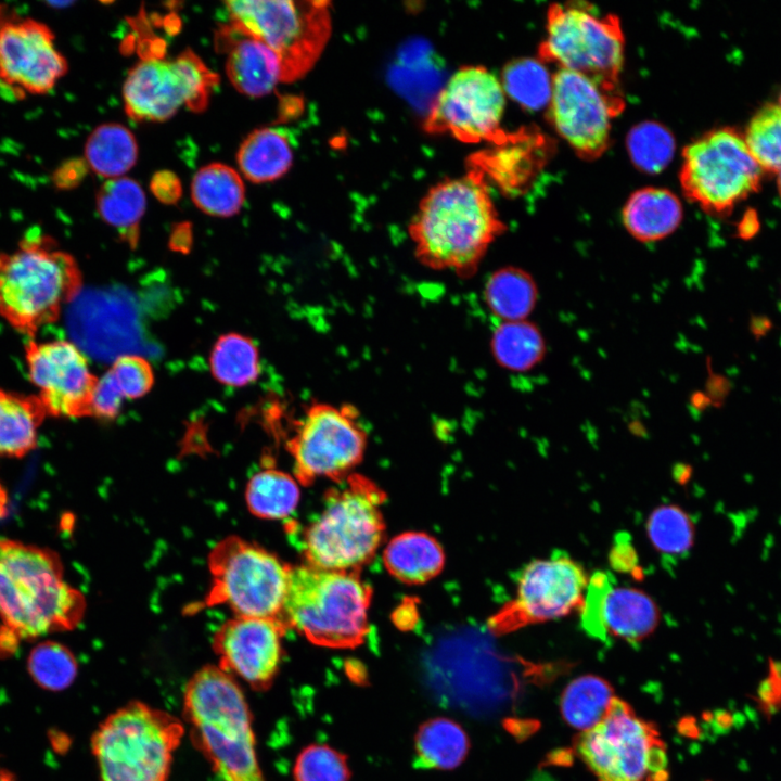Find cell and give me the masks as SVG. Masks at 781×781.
Returning <instances> with one entry per match:
<instances>
[{
    "label": "cell",
    "instance_id": "obj_1",
    "mask_svg": "<svg viewBox=\"0 0 781 781\" xmlns=\"http://www.w3.org/2000/svg\"><path fill=\"white\" fill-rule=\"evenodd\" d=\"M481 174L440 181L421 200L408 233L417 260L433 271L472 278L504 232Z\"/></svg>",
    "mask_w": 781,
    "mask_h": 781
},
{
    "label": "cell",
    "instance_id": "obj_2",
    "mask_svg": "<svg viewBox=\"0 0 781 781\" xmlns=\"http://www.w3.org/2000/svg\"><path fill=\"white\" fill-rule=\"evenodd\" d=\"M86 600L64 579L57 553L0 537V619L20 639L74 629Z\"/></svg>",
    "mask_w": 781,
    "mask_h": 781
},
{
    "label": "cell",
    "instance_id": "obj_3",
    "mask_svg": "<svg viewBox=\"0 0 781 781\" xmlns=\"http://www.w3.org/2000/svg\"><path fill=\"white\" fill-rule=\"evenodd\" d=\"M182 712L193 745L218 781H267L252 714L233 676L215 665L200 668L184 687Z\"/></svg>",
    "mask_w": 781,
    "mask_h": 781
},
{
    "label": "cell",
    "instance_id": "obj_4",
    "mask_svg": "<svg viewBox=\"0 0 781 781\" xmlns=\"http://www.w3.org/2000/svg\"><path fill=\"white\" fill-rule=\"evenodd\" d=\"M81 286L76 259L37 229L14 251L0 253V316L24 335L35 336L55 322Z\"/></svg>",
    "mask_w": 781,
    "mask_h": 781
},
{
    "label": "cell",
    "instance_id": "obj_5",
    "mask_svg": "<svg viewBox=\"0 0 781 781\" xmlns=\"http://www.w3.org/2000/svg\"><path fill=\"white\" fill-rule=\"evenodd\" d=\"M370 599V589L354 574L290 566L280 619L312 643L355 648L368 631Z\"/></svg>",
    "mask_w": 781,
    "mask_h": 781
},
{
    "label": "cell",
    "instance_id": "obj_6",
    "mask_svg": "<svg viewBox=\"0 0 781 781\" xmlns=\"http://www.w3.org/2000/svg\"><path fill=\"white\" fill-rule=\"evenodd\" d=\"M183 722L146 703L129 702L95 729L91 751L100 781H169Z\"/></svg>",
    "mask_w": 781,
    "mask_h": 781
},
{
    "label": "cell",
    "instance_id": "obj_7",
    "mask_svg": "<svg viewBox=\"0 0 781 781\" xmlns=\"http://www.w3.org/2000/svg\"><path fill=\"white\" fill-rule=\"evenodd\" d=\"M382 498L376 486L359 476L331 492L304 532L308 565L348 572L369 561L384 532Z\"/></svg>",
    "mask_w": 781,
    "mask_h": 781
},
{
    "label": "cell",
    "instance_id": "obj_8",
    "mask_svg": "<svg viewBox=\"0 0 781 781\" xmlns=\"http://www.w3.org/2000/svg\"><path fill=\"white\" fill-rule=\"evenodd\" d=\"M330 4L323 0L226 2L230 24L276 53L281 82L303 78L319 60L331 36Z\"/></svg>",
    "mask_w": 781,
    "mask_h": 781
},
{
    "label": "cell",
    "instance_id": "obj_9",
    "mask_svg": "<svg viewBox=\"0 0 781 781\" xmlns=\"http://www.w3.org/2000/svg\"><path fill=\"white\" fill-rule=\"evenodd\" d=\"M574 747L597 781H667V747L656 726L615 696L602 720Z\"/></svg>",
    "mask_w": 781,
    "mask_h": 781
},
{
    "label": "cell",
    "instance_id": "obj_10",
    "mask_svg": "<svg viewBox=\"0 0 781 781\" xmlns=\"http://www.w3.org/2000/svg\"><path fill=\"white\" fill-rule=\"evenodd\" d=\"M625 39L617 16L599 14L590 4L554 3L547 13L540 62L577 72L609 91H618Z\"/></svg>",
    "mask_w": 781,
    "mask_h": 781
},
{
    "label": "cell",
    "instance_id": "obj_11",
    "mask_svg": "<svg viewBox=\"0 0 781 781\" xmlns=\"http://www.w3.org/2000/svg\"><path fill=\"white\" fill-rule=\"evenodd\" d=\"M208 568L206 606L226 604L236 616L280 619L290 566L276 555L231 536L212 549Z\"/></svg>",
    "mask_w": 781,
    "mask_h": 781
},
{
    "label": "cell",
    "instance_id": "obj_12",
    "mask_svg": "<svg viewBox=\"0 0 781 781\" xmlns=\"http://www.w3.org/2000/svg\"><path fill=\"white\" fill-rule=\"evenodd\" d=\"M682 159L683 193L709 214H728L759 189L763 169L733 129L706 132L684 148Z\"/></svg>",
    "mask_w": 781,
    "mask_h": 781
},
{
    "label": "cell",
    "instance_id": "obj_13",
    "mask_svg": "<svg viewBox=\"0 0 781 781\" xmlns=\"http://www.w3.org/2000/svg\"><path fill=\"white\" fill-rule=\"evenodd\" d=\"M218 82V75L190 49L174 60L148 56L129 71L124 82L125 111L137 121L167 120L181 106L200 113Z\"/></svg>",
    "mask_w": 781,
    "mask_h": 781
},
{
    "label": "cell",
    "instance_id": "obj_14",
    "mask_svg": "<svg viewBox=\"0 0 781 781\" xmlns=\"http://www.w3.org/2000/svg\"><path fill=\"white\" fill-rule=\"evenodd\" d=\"M366 447L359 411L348 402H311L287 443L295 477L303 484L346 473L362 460Z\"/></svg>",
    "mask_w": 781,
    "mask_h": 781
},
{
    "label": "cell",
    "instance_id": "obj_15",
    "mask_svg": "<svg viewBox=\"0 0 781 781\" xmlns=\"http://www.w3.org/2000/svg\"><path fill=\"white\" fill-rule=\"evenodd\" d=\"M588 577L564 551L528 563L518 574L516 596L490 619L496 633H508L581 610Z\"/></svg>",
    "mask_w": 781,
    "mask_h": 781
},
{
    "label": "cell",
    "instance_id": "obj_16",
    "mask_svg": "<svg viewBox=\"0 0 781 781\" xmlns=\"http://www.w3.org/2000/svg\"><path fill=\"white\" fill-rule=\"evenodd\" d=\"M505 92L488 69L459 68L437 94L424 119L428 133H449L465 143L495 142L503 133L500 121Z\"/></svg>",
    "mask_w": 781,
    "mask_h": 781
},
{
    "label": "cell",
    "instance_id": "obj_17",
    "mask_svg": "<svg viewBox=\"0 0 781 781\" xmlns=\"http://www.w3.org/2000/svg\"><path fill=\"white\" fill-rule=\"evenodd\" d=\"M624 104L619 92L609 91L577 72L559 69L552 78L549 117L582 158H597L606 150L611 121Z\"/></svg>",
    "mask_w": 781,
    "mask_h": 781
},
{
    "label": "cell",
    "instance_id": "obj_18",
    "mask_svg": "<svg viewBox=\"0 0 781 781\" xmlns=\"http://www.w3.org/2000/svg\"><path fill=\"white\" fill-rule=\"evenodd\" d=\"M68 71L49 25L0 13V86L14 95L49 93Z\"/></svg>",
    "mask_w": 781,
    "mask_h": 781
},
{
    "label": "cell",
    "instance_id": "obj_19",
    "mask_svg": "<svg viewBox=\"0 0 781 781\" xmlns=\"http://www.w3.org/2000/svg\"><path fill=\"white\" fill-rule=\"evenodd\" d=\"M28 375L48 417H91V400L98 377L90 371L84 351L71 341L25 346Z\"/></svg>",
    "mask_w": 781,
    "mask_h": 781
},
{
    "label": "cell",
    "instance_id": "obj_20",
    "mask_svg": "<svg viewBox=\"0 0 781 781\" xmlns=\"http://www.w3.org/2000/svg\"><path fill=\"white\" fill-rule=\"evenodd\" d=\"M284 626L272 618L235 616L227 620L213 639L218 667L254 690H267L280 668Z\"/></svg>",
    "mask_w": 781,
    "mask_h": 781
},
{
    "label": "cell",
    "instance_id": "obj_21",
    "mask_svg": "<svg viewBox=\"0 0 781 781\" xmlns=\"http://www.w3.org/2000/svg\"><path fill=\"white\" fill-rule=\"evenodd\" d=\"M217 43L227 50L226 73L240 93L260 98L281 82L279 59L264 42L229 24L220 29Z\"/></svg>",
    "mask_w": 781,
    "mask_h": 781
},
{
    "label": "cell",
    "instance_id": "obj_22",
    "mask_svg": "<svg viewBox=\"0 0 781 781\" xmlns=\"http://www.w3.org/2000/svg\"><path fill=\"white\" fill-rule=\"evenodd\" d=\"M491 143V149L470 157V170L477 171L484 179L488 176L504 191L521 190L545 159L540 154L545 138L537 131L504 132Z\"/></svg>",
    "mask_w": 781,
    "mask_h": 781
},
{
    "label": "cell",
    "instance_id": "obj_23",
    "mask_svg": "<svg viewBox=\"0 0 781 781\" xmlns=\"http://www.w3.org/2000/svg\"><path fill=\"white\" fill-rule=\"evenodd\" d=\"M682 219L678 197L666 189L643 188L633 192L623 209L626 230L636 240L649 243L671 234Z\"/></svg>",
    "mask_w": 781,
    "mask_h": 781
},
{
    "label": "cell",
    "instance_id": "obj_24",
    "mask_svg": "<svg viewBox=\"0 0 781 781\" xmlns=\"http://www.w3.org/2000/svg\"><path fill=\"white\" fill-rule=\"evenodd\" d=\"M660 612L645 592L629 587H613L605 599L603 624L607 636L638 643L657 627Z\"/></svg>",
    "mask_w": 781,
    "mask_h": 781
},
{
    "label": "cell",
    "instance_id": "obj_25",
    "mask_svg": "<svg viewBox=\"0 0 781 781\" xmlns=\"http://www.w3.org/2000/svg\"><path fill=\"white\" fill-rule=\"evenodd\" d=\"M46 417L37 395L0 388V456L22 458L33 451Z\"/></svg>",
    "mask_w": 781,
    "mask_h": 781
},
{
    "label": "cell",
    "instance_id": "obj_26",
    "mask_svg": "<svg viewBox=\"0 0 781 781\" xmlns=\"http://www.w3.org/2000/svg\"><path fill=\"white\" fill-rule=\"evenodd\" d=\"M236 162L242 175L254 183L274 181L285 175L293 163V151L286 135L277 128L252 131L241 143Z\"/></svg>",
    "mask_w": 781,
    "mask_h": 781
},
{
    "label": "cell",
    "instance_id": "obj_27",
    "mask_svg": "<svg viewBox=\"0 0 781 781\" xmlns=\"http://www.w3.org/2000/svg\"><path fill=\"white\" fill-rule=\"evenodd\" d=\"M389 573L408 584H422L435 577L444 566L440 545L424 533L409 532L395 537L384 551Z\"/></svg>",
    "mask_w": 781,
    "mask_h": 781
},
{
    "label": "cell",
    "instance_id": "obj_28",
    "mask_svg": "<svg viewBox=\"0 0 781 781\" xmlns=\"http://www.w3.org/2000/svg\"><path fill=\"white\" fill-rule=\"evenodd\" d=\"M488 310L501 322L526 320L538 299L533 277L524 269L509 266L495 270L484 285Z\"/></svg>",
    "mask_w": 781,
    "mask_h": 781
},
{
    "label": "cell",
    "instance_id": "obj_29",
    "mask_svg": "<svg viewBox=\"0 0 781 781\" xmlns=\"http://www.w3.org/2000/svg\"><path fill=\"white\" fill-rule=\"evenodd\" d=\"M95 206L103 221L116 229L123 240L131 246L138 242L146 197L136 180L128 177L106 180L97 192Z\"/></svg>",
    "mask_w": 781,
    "mask_h": 781
},
{
    "label": "cell",
    "instance_id": "obj_30",
    "mask_svg": "<svg viewBox=\"0 0 781 781\" xmlns=\"http://www.w3.org/2000/svg\"><path fill=\"white\" fill-rule=\"evenodd\" d=\"M191 197L199 209L214 217H231L245 201V185L232 167L212 163L201 167L191 181Z\"/></svg>",
    "mask_w": 781,
    "mask_h": 781
},
{
    "label": "cell",
    "instance_id": "obj_31",
    "mask_svg": "<svg viewBox=\"0 0 781 781\" xmlns=\"http://www.w3.org/2000/svg\"><path fill=\"white\" fill-rule=\"evenodd\" d=\"M84 158L92 171L107 180L124 177L138 159V143L127 127L101 124L88 136Z\"/></svg>",
    "mask_w": 781,
    "mask_h": 781
},
{
    "label": "cell",
    "instance_id": "obj_32",
    "mask_svg": "<svg viewBox=\"0 0 781 781\" xmlns=\"http://www.w3.org/2000/svg\"><path fill=\"white\" fill-rule=\"evenodd\" d=\"M490 351L498 366L512 372H526L546 355V342L538 327L528 319L500 322L490 337Z\"/></svg>",
    "mask_w": 781,
    "mask_h": 781
},
{
    "label": "cell",
    "instance_id": "obj_33",
    "mask_svg": "<svg viewBox=\"0 0 781 781\" xmlns=\"http://www.w3.org/2000/svg\"><path fill=\"white\" fill-rule=\"evenodd\" d=\"M417 764L449 770L459 766L469 751V738L456 721L439 717L425 721L415 735Z\"/></svg>",
    "mask_w": 781,
    "mask_h": 781
},
{
    "label": "cell",
    "instance_id": "obj_34",
    "mask_svg": "<svg viewBox=\"0 0 781 781\" xmlns=\"http://www.w3.org/2000/svg\"><path fill=\"white\" fill-rule=\"evenodd\" d=\"M613 688L594 675L579 676L572 680L561 696L564 720L579 732L587 731L605 716L613 699Z\"/></svg>",
    "mask_w": 781,
    "mask_h": 781
},
{
    "label": "cell",
    "instance_id": "obj_35",
    "mask_svg": "<svg viewBox=\"0 0 781 781\" xmlns=\"http://www.w3.org/2000/svg\"><path fill=\"white\" fill-rule=\"evenodd\" d=\"M245 500L251 513L257 517L281 520L296 509L299 488L296 479L285 472L266 469L249 479Z\"/></svg>",
    "mask_w": 781,
    "mask_h": 781
},
{
    "label": "cell",
    "instance_id": "obj_36",
    "mask_svg": "<svg viewBox=\"0 0 781 781\" xmlns=\"http://www.w3.org/2000/svg\"><path fill=\"white\" fill-rule=\"evenodd\" d=\"M214 377L228 386H245L260 373L259 353L246 336L228 333L215 343L209 357Z\"/></svg>",
    "mask_w": 781,
    "mask_h": 781
},
{
    "label": "cell",
    "instance_id": "obj_37",
    "mask_svg": "<svg viewBox=\"0 0 781 781\" xmlns=\"http://www.w3.org/2000/svg\"><path fill=\"white\" fill-rule=\"evenodd\" d=\"M646 533L654 549L668 560L684 556L694 542V524L690 515L676 504H663L650 514Z\"/></svg>",
    "mask_w": 781,
    "mask_h": 781
},
{
    "label": "cell",
    "instance_id": "obj_38",
    "mask_svg": "<svg viewBox=\"0 0 781 781\" xmlns=\"http://www.w3.org/2000/svg\"><path fill=\"white\" fill-rule=\"evenodd\" d=\"M27 671L37 686L57 692L74 682L78 664L67 646L48 640L37 643L29 652Z\"/></svg>",
    "mask_w": 781,
    "mask_h": 781
},
{
    "label": "cell",
    "instance_id": "obj_39",
    "mask_svg": "<svg viewBox=\"0 0 781 781\" xmlns=\"http://www.w3.org/2000/svg\"><path fill=\"white\" fill-rule=\"evenodd\" d=\"M502 87L511 98L528 110L549 104L552 78L542 62L522 59L510 62L502 72Z\"/></svg>",
    "mask_w": 781,
    "mask_h": 781
},
{
    "label": "cell",
    "instance_id": "obj_40",
    "mask_svg": "<svg viewBox=\"0 0 781 781\" xmlns=\"http://www.w3.org/2000/svg\"><path fill=\"white\" fill-rule=\"evenodd\" d=\"M627 149L633 164L644 172L663 170L674 156L675 139L656 121L635 126L627 136Z\"/></svg>",
    "mask_w": 781,
    "mask_h": 781
},
{
    "label": "cell",
    "instance_id": "obj_41",
    "mask_svg": "<svg viewBox=\"0 0 781 781\" xmlns=\"http://www.w3.org/2000/svg\"><path fill=\"white\" fill-rule=\"evenodd\" d=\"M744 141L763 170H781V108L763 106L747 125Z\"/></svg>",
    "mask_w": 781,
    "mask_h": 781
},
{
    "label": "cell",
    "instance_id": "obj_42",
    "mask_svg": "<svg viewBox=\"0 0 781 781\" xmlns=\"http://www.w3.org/2000/svg\"><path fill=\"white\" fill-rule=\"evenodd\" d=\"M295 781H348L349 769L344 755L334 748L312 744L296 757Z\"/></svg>",
    "mask_w": 781,
    "mask_h": 781
},
{
    "label": "cell",
    "instance_id": "obj_43",
    "mask_svg": "<svg viewBox=\"0 0 781 781\" xmlns=\"http://www.w3.org/2000/svg\"><path fill=\"white\" fill-rule=\"evenodd\" d=\"M615 585V578L611 573L603 571L593 573L589 578L580 610L582 629L590 637L602 642L609 640L603 624L604 603L609 591Z\"/></svg>",
    "mask_w": 781,
    "mask_h": 781
},
{
    "label": "cell",
    "instance_id": "obj_44",
    "mask_svg": "<svg viewBox=\"0 0 781 781\" xmlns=\"http://www.w3.org/2000/svg\"><path fill=\"white\" fill-rule=\"evenodd\" d=\"M108 372L125 399L144 396L153 386L154 373L150 362L137 355L117 357Z\"/></svg>",
    "mask_w": 781,
    "mask_h": 781
},
{
    "label": "cell",
    "instance_id": "obj_45",
    "mask_svg": "<svg viewBox=\"0 0 781 781\" xmlns=\"http://www.w3.org/2000/svg\"><path fill=\"white\" fill-rule=\"evenodd\" d=\"M124 400L125 397L107 370L97 380L91 400V417L112 420L119 413Z\"/></svg>",
    "mask_w": 781,
    "mask_h": 781
},
{
    "label": "cell",
    "instance_id": "obj_46",
    "mask_svg": "<svg viewBox=\"0 0 781 781\" xmlns=\"http://www.w3.org/2000/svg\"><path fill=\"white\" fill-rule=\"evenodd\" d=\"M89 166L84 157H73L62 162L52 172V184L61 191L77 188L87 177Z\"/></svg>",
    "mask_w": 781,
    "mask_h": 781
},
{
    "label": "cell",
    "instance_id": "obj_47",
    "mask_svg": "<svg viewBox=\"0 0 781 781\" xmlns=\"http://www.w3.org/2000/svg\"><path fill=\"white\" fill-rule=\"evenodd\" d=\"M609 561L611 566L617 572L636 574V571L639 568L638 556L631 542V537L627 533L620 532L615 536Z\"/></svg>",
    "mask_w": 781,
    "mask_h": 781
},
{
    "label": "cell",
    "instance_id": "obj_48",
    "mask_svg": "<svg viewBox=\"0 0 781 781\" xmlns=\"http://www.w3.org/2000/svg\"><path fill=\"white\" fill-rule=\"evenodd\" d=\"M150 190L164 204H176L182 195L180 179L169 170L155 172L150 182Z\"/></svg>",
    "mask_w": 781,
    "mask_h": 781
},
{
    "label": "cell",
    "instance_id": "obj_49",
    "mask_svg": "<svg viewBox=\"0 0 781 781\" xmlns=\"http://www.w3.org/2000/svg\"><path fill=\"white\" fill-rule=\"evenodd\" d=\"M0 781H16L15 776L0 766Z\"/></svg>",
    "mask_w": 781,
    "mask_h": 781
},
{
    "label": "cell",
    "instance_id": "obj_50",
    "mask_svg": "<svg viewBox=\"0 0 781 781\" xmlns=\"http://www.w3.org/2000/svg\"><path fill=\"white\" fill-rule=\"evenodd\" d=\"M777 185H778L779 194L781 196V170L778 171Z\"/></svg>",
    "mask_w": 781,
    "mask_h": 781
},
{
    "label": "cell",
    "instance_id": "obj_51",
    "mask_svg": "<svg viewBox=\"0 0 781 781\" xmlns=\"http://www.w3.org/2000/svg\"><path fill=\"white\" fill-rule=\"evenodd\" d=\"M778 105H779L780 108H781V93H780V97H779V104H778Z\"/></svg>",
    "mask_w": 781,
    "mask_h": 781
}]
</instances>
